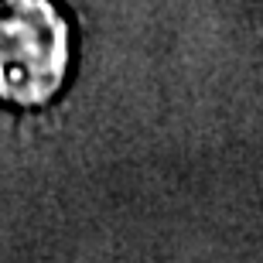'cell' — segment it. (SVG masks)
<instances>
[{
    "label": "cell",
    "mask_w": 263,
    "mask_h": 263,
    "mask_svg": "<svg viewBox=\"0 0 263 263\" xmlns=\"http://www.w3.org/2000/svg\"><path fill=\"white\" fill-rule=\"evenodd\" d=\"M72 21L59 0H0V103L48 106L72 72Z\"/></svg>",
    "instance_id": "6da1fadb"
}]
</instances>
